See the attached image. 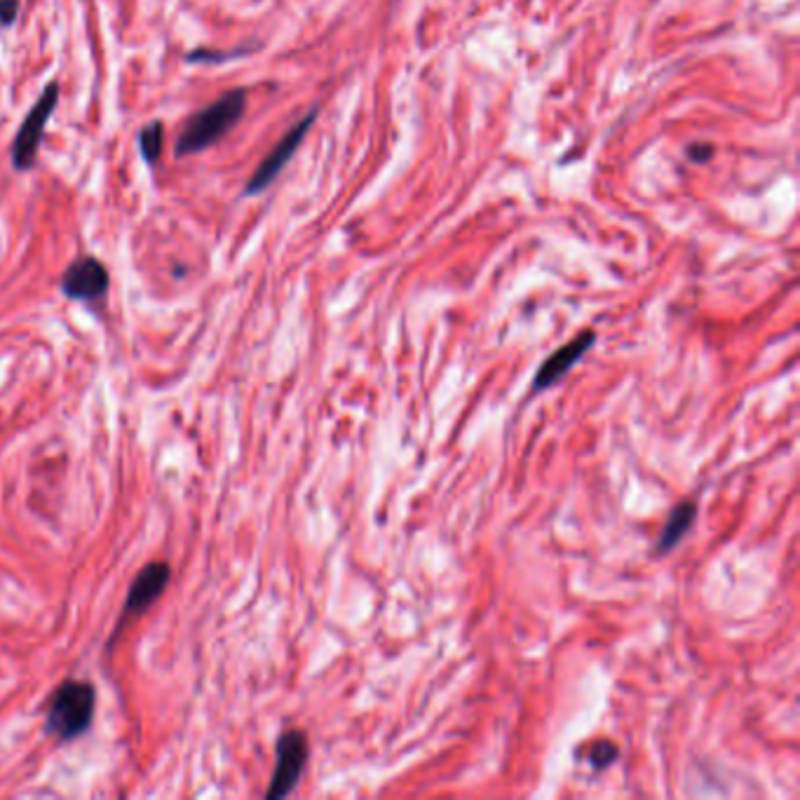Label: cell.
<instances>
[{
  "mask_svg": "<svg viewBox=\"0 0 800 800\" xmlns=\"http://www.w3.org/2000/svg\"><path fill=\"white\" fill-rule=\"evenodd\" d=\"M162 144H165V134H162V122H151V125H146L144 130L139 132V148H141V155H144V160L148 165H155V162L160 160V153H162Z\"/></svg>",
  "mask_w": 800,
  "mask_h": 800,
  "instance_id": "cell-10",
  "label": "cell"
},
{
  "mask_svg": "<svg viewBox=\"0 0 800 800\" xmlns=\"http://www.w3.org/2000/svg\"><path fill=\"white\" fill-rule=\"evenodd\" d=\"M19 17V0H0V26L15 24Z\"/></svg>",
  "mask_w": 800,
  "mask_h": 800,
  "instance_id": "cell-13",
  "label": "cell"
},
{
  "mask_svg": "<svg viewBox=\"0 0 800 800\" xmlns=\"http://www.w3.org/2000/svg\"><path fill=\"white\" fill-rule=\"evenodd\" d=\"M695 517H697V505L693 503V500H683V503L676 505L667 517V521H664L660 538H657L655 552L657 554L671 552V549H674L683 540V535L693 528Z\"/></svg>",
  "mask_w": 800,
  "mask_h": 800,
  "instance_id": "cell-9",
  "label": "cell"
},
{
  "mask_svg": "<svg viewBox=\"0 0 800 800\" xmlns=\"http://www.w3.org/2000/svg\"><path fill=\"white\" fill-rule=\"evenodd\" d=\"M59 104V83H50L40 94V99L26 115L22 127L17 130L15 144H12V165L17 172H29L36 165L38 148L43 144V134L50 115Z\"/></svg>",
  "mask_w": 800,
  "mask_h": 800,
  "instance_id": "cell-3",
  "label": "cell"
},
{
  "mask_svg": "<svg viewBox=\"0 0 800 800\" xmlns=\"http://www.w3.org/2000/svg\"><path fill=\"white\" fill-rule=\"evenodd\" d=\"M315 118H317V108H313V111L305 115L301 122H296V125L291 127L287 134H284L280 144H277L273 151L268 153V158L261 162L252 179L247 181V186H244V193L256 195V193L266 191L270 183L277 179V174L282 172L284 165H287V162L294 158V153L298 151V146L303 144L305 134H308L310 125H313Z\"/></svg>",
  "mask_w": 800,
  "mask_h": 800,
  "instance_id": "cell-5",
  "label": "cell"
},
{
  "mask_svg": "<svg viewBox=\"0 0 800 800\" xmlns=\"http://www.w3.org/2000/svg\"><path fill=\"white\" fill-rule=\"evenodd\" d=\"M310 747L303 730L282 732L275 749V772L266 791L268 800H280L296 789L301 779L305 763H308Z\"/></svg>",
  "mask_w": 800,
  "mask_h": 800,
  "instance_id": "cell-4",
  "label": "cell"
},
{
  "mask_svg": "<svg viewBox=\"0 0 800 800\" xmlns=\"http://www.w3.org/2000/svg\"><path fill=\"white\" fill-rule=\"evenodd\" d=\"M97 707V690L87 681H64L54 690L45 716V730L59 742L78 740L90 730Z\"/></svg>",
  "mask_w": 800,
  "mask_h": 800,
  "instance_id": "cell-2",
  "label": "cell"
},
{
  "mask_svg": "<svg viewBox=\"0 0 800 800\" xmlns=\"http://www.w3.org/2000/svg\"><path fill=\"white\" fill-rule=\"evenodd\" d=\"M244 108H247V92L244 90L226 92L219 101L202 108L183 127L181 137L176 141V155L186 158V155H195L219 144L242 120Z\"/></svg>",
  "mask_w": 800,
  "mask_h": 800,
  "instance_id": "cell-1",
  "label": "cell"
},
{
  "mask_svg": "<svg viewBox=\"0 0 800 800\" xmlns=\"http://www.w3.org/2000/svg\"><path fill=\"white\" fill-rule=\"evenodd\" d=\"M615 758H618V747L610 742H599L592 747V754H589V763L594 765L596 770H606L608 765H613Z\"/></svg>",
  "mask_w": 800,
  "mask_h": 800,
  "instance_id": "cell-11",
  "label": "cell"
},
{
  "mask_svg": "<svg viewBox=\"0 0 800 800\" xmlns=\"http://www.w3.org/2000/svg\"><path fill=\"white\" fill-rule=\"evenodd\" d=\"M111 277L104 263L94 256H80L61 275L59 287L71 301H97L108 291Z\"/></svg>",
  "mask_w": 800,
  "mask_h": 800,
  "instance_id": "cell-6",
  "label": "cell"
},
{
  "mask_svg": "<svg viewBox=\"0 0 800 800\" xmlns=\"http://www.w3.org/2000/svg\"><path fill=\"white\" fill-rule=\"evenodd\" d=\"M172 580V568L165 561H153V564L144 566L134 578L130 592H127L125 608H122V618L118 622V632L127 620L137 618V615L146 613V608L165 592V587Z\"/></svg>",
  "mask_w": 800,
  "mask_h": 800,
  "instance_id": "cell-7",
  "label": "cell"
},
{
  "mask_svg": "<svg viewBox=\"0 0 800 800\" xmlns=\"http://www.w3.org/2000/svg\"><path fill=\"white\" fill-rule=\"evenodd\" d=\"M235 54H244V50H240V52H212V50H205V47H202V50H195V52H191L186 57V61L188 64H200V61H226V59H230V57H235Z\"/></svg>",
  "mask_w": 800,
  "mask_h": 800,
  "instance_id": "cell-12",
  "label": "cell"
},
{
  "mask_svg": "<svg viewBox=\"0 0 800 800\" xmlns=\"http://www.w3.org/2000/svg\"><path fill=\"white\" fill-rule=\"evenodd\" d=\"M594 343H596L594 331H585V334L575 336L573 341L561 345L559 350H554L538 369V376H535L533 381V390H547L549 385L561 381V378L573 369V364L580 362L582 355H585Z\"/></svg>",
  "mask_w": 800,
  "mask_h": 800,
  "instance_id": "cell-8",
  "label": "cell"
},
{
  "mask_svg": "<svg viewBox=\"0 0 800 800\" xmlns=\"http://www.w3.org/2000/svg\"><path fill=\"white\" fill-rule=\"evenodd\" d=\"M688 158L695 160V162H704L711 158V146L707 144H693L688 148Z\"/></svg>",
  "mask_w": 800,
  "mask_h": 800,
  "instance_id": "cell-14",
  "label": "cell"
}]
</instances>
